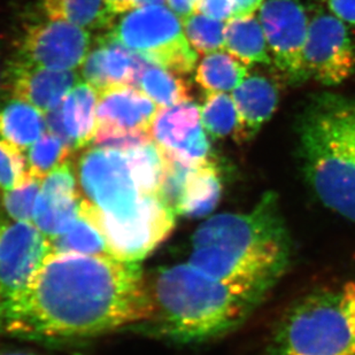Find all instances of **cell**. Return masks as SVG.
Returning a JSON list of instances; mask_svg holds the SVG:
<instances>
[{
	"mask_svg": "<svg viewBox=\"0 0 355 355\" xmlns=\"http://www.w3.org/2000/svg\"><path fill=\"white\" fill-rule=\"evenodd\" d=\"M152 141L153 139L150 131H116L97 129L92 143L96 148H111V150L124 152Z\"/></svg>",
	"mask_w": 355,
	"mask_h": 355,
	"instance_id": "32",
	"label": "cell"
},
{
	"mask_svg": "<svg viewBox=\"0 0 355 355\" xmlns=\"http://www.w3.org/2000/svg\"><path fill=\"white\" fill-rule=\"evenodd\" d=\"M47 129L46 114L14 98L0 108V138L26 151Z\"/></svg>",
	"mask_w": 355,
	"mask_h": 355,
	"instance_id": "20",
	"label": "cell"
},
{
	"mask_svg": "<svg viewBox=\"0 0 355 355\" xmlns=\"http://www.w3.org/2000/svg\"><path fill=\"white\" fill-rule=\"evenodd\" d=\"M263 0H235V8L232 17H248L253 15L257 10H260Z\"/></svg>",
	"mask_w": 355,
	"mask_h": 355,
	"instance_id": "36",
	"label": "cell"
},
{
	"mask_svg": "<svg viewBox=\"0 0 355 355\" xmlns=\"http://www.w3.org/2000/svg\"><path fill=\"white\" fill-rule=\"evenodd\" d=\"M71 150L66 143L52 132H45L36 143L28 148L26 155L29 174L44 180L51 171L67 162Z\"/></svg>",
	"mask_w": 355,
	"mask_h": 355,
	"instance_id": "28",
	"label": "cell"
},
{
	"mask_svg": "<svg viewBox=\"0 0 355 355\" xmlns=\"http://www.w3.org/2000/svg\"><path fill=\"white\" fill-rule=\"evenodd\" d=\"M200 118L205 131L216 139L234 136L237 130V108L227 92H208L200 108Z\"/></svg>",
	"mask_w": 355,
	"mask_h": 355,
	"instance_id": "27",
	"label": "cell"
},
{
	"mask_svg": "<svg viewBox=\"0 0 355 355\" xmlns=\"http://www.w3.org/2000/svg\"><path fill=\"white\" fill-rule=\"evenodd\" d=\"M80 213L101 229L114 258L141 261L171 235L174 209L160 195H145L127 155L111 148L87 150L78 164Z\"/></svg>",
	"mask_w": 355,
	"mask_h": 355,
	"instance_id": "3",
	"label": "cell"
},
{
	"mask_svg": "<svg viewBox=\"0 0 355 355\" xmlns=\"http://www.w3.org/2000/svg\"><path fill=\"white\" fill-rule=\"evenodd\" d=\"M97 101L98 91L78 82L57 110L46 113L47 129L71 150L91 144L97 132Z\"/></svg>",
	"mask_w": 355,
	"mask_h": 355,
	"instance_id": "15",
	"label": "cell"
},
{
	"mask_svg": "<svg viewBox=\"0 0 355 355\" xmlns=\"http://www.w3.org/2000/svg\"><path fill=\"white\" fill-rule=\"evenodd\" d=\"M31 178L24 151L0 138V190L10 191L20 188Z\"/></svg>",
	"mask_w": 355,
	"mask_h": 355,
	"instance_id": "31",
	"label": "cell"
},
{
	"mask_svg": "<svg viewBox=\"0 0 355 355\" xmlns=\"http://www.w3.org/2000/svg\"><path fill=\"white\" fill-rule=\"evenodd\" d=\"M304 55L309 78L328 87L343 83L355 71L352 40L336 15L318 14L311 21Z\"/></svg>",
	"mask_w": 355,
	"mask_h": 355,
	"instance_id": "9",
	"label": "cell"
},
{
	"mask_svg": "<svg viewBox=\"0 0 355 355\" xmlns=\"http://www.w3.org/2000/svg\"><path fill=\"white\" fill-rule=\"evenodd\" d=\"M261 355H355V283L318 288L278 318Z\"/></svg>",
	"mask_w": 355,
	"mask_h": 355,
	"instance_id": "6",
	"label": "cell"
},
{
	"mask_svg": "<svg viewBox=\"0 0 355 355\" xmlns=\"http://www.w3.org/2000/svg\"><path fill=\"white\" fill-rule=\"evenodd\" d=\"M259 20L278 69L292 83L309 80L306 71V40L309 19L298 0H266Z\"/></svg>",
	"mask_w": 355,
	"mask_h": 355,
	"instance_id": "8",
	"label": "cell"
},
{
	"mask_svg": "<svg viewBox=\"0 0 355 355\" xmlns=\"http://www.w3.org/2000/svg\"><path fill=\"white\" fill-rule=\"evenodd\" d=\"M0 355H37L35 353L28 352V351H21V349H1Z\"/></svg>",
	"mask_w": 355,
	"mask_h": 355,
	"instance_id": "39",
	"label": "cell"
},
{
	"mask_svg": "<svg viewBox=\"0 0 355 355\" xmlns=\"http://www.w3.org/2000/svg\"><path fill=\"white\" fill-rule=\"evenodd\" d=\"M80 201L74 171L64 162L42 181L34 225L49 239L62 235L80 216Z\"/></svg>",
	"mask_w": 355,
	"mask_h": 355,
	"instance_id": "13",
	"label": "cell"
},
{
	"mask_svg": "<svg viewBox=\"0 0 355 355\" xmlns=\"http://www.w3.org/2000/svg\"><path fill=\"white\" fill-rule=\"evenodd\" d=\"M150 295L155 331L180 343L228 335L248 321L267 297L209 276L190 262L161 270Z\"/></svg>",
	"mask_w": 355,
	"mask_h": 355,
	"instance_id": "4",
	"label": "cell"
},
{
	"mask_svg": "<svg viewBox=\"0 0 355 355\" xmlns=\"http://www.w3.org/2000/svg\"><path fill=\"white\" fill-rule=\"evenodd\" d=\"M135 8L138 7L148 6V5H161L164 0H130Z\"/></svg>",
	"mask_w": 355,
	"mask_h": 355,
	"instance_id": "38",
	"label": "cell"
},
{
	"mask_svg": "<svg viewBox=\"0 0 355 355\" xmlns=\"http://www.w3.org/2000/svg\"><path fill=\"white\" fill-rule=\"evenodd\" d=\"M167 3L171 10L182 20L198 12V0H167Z\"/></svg>",
	"mask_w": 355,
	"mask_h": 355,
	"instance_id": "35",
	"label": "cell"
},
{
	"mask_svg": "<svg viewBox=\"0 0 355 355\" xmlns=\"http://www.w3.org/2000/svg\"><path fill=\"white\" fill-rule=\"evenodd\" d=\"M105 3L107 6L108 10L113 15L125 13V12L134 10V6H132L130 0H105Z\"/></svg>",
	"mask_w": 355,
	"mask_h": 355,
	"instance_id": "37",
	"label": "cell"
},
{
	"mask_svg": "<svg viewBox=\"0 0 355 355\" xmlns=\"http://www.w3.org/2000/svg\"><path fill=\"white\" fill-rule=\"evenodd\" d=\"M297 136L309 189L325 208L355 223V99L313 98L299 118Z\"/></svg>",
	"mask_w": 355,
	"mask_h": 355,
	"instance_id": "5",
	"label": "cell"
},
{
	"mask_svg": "<svg viewBox=\"0 0 355 355\" xmlns=\"http://www.w3.org/2000/svg\"><path fill=\"white\" fill-rule=\"evenodd\" d=\"M148 62L151 61L124 46L108 31L89 51L82 64V75L98 92L116 85L137 87Z\"/></svg>",
	"mask_w": 355,
	"mask_h": 355,
	"instance_id": "14",
	"label": "cell"
},
{
	"mask_svg": "<svg viewBox=\"0 0 355 355\" xmlns=\"http://www.w3.org/2000/svg\"><path fill=\"white\" fill-rule=\"evenodd\" d=\"M137 87L160 108L191 101L188 82L178 73L153 62H148L141 71Z\"/></svg>",
	"mask_w": 355,
	"mask_h": 355,
	"instance_id": "23",
	"label": "cell"
},
{
	"mask_svg": "<svg viewBox=\"0 0 355 355\" xmlns=\"http://www.w3.org/2000/svg\"><path fill=\"white\" fill-rule=\"evenodd\" d=\"M40 5L49 20L64 21L84 29L110 27L115 17L105 0H40Z\"/></svg>",
	"mask_w": 355,
	"mask_h": 355,
	"instance_id": "22",
	"label": "cell"
},
{
	"mask_svg": "<svg viewBox=\"0 0 355 355\" xmlns=\"http://www.w3.org/2000/svg\"><path fill=\"white\" fill-rule=\"evenodd\" d=\"M40 178L31 176L20 188L3 192V207L7 216L15 221L34 223L35 207L42 187Z\"/></svg>",
	"mask_w": 355,
	"mask_h": 355,
	"instance_id": "30",
	"label": "cell"
},
{
	"mask_svg": "<svg viewBox=\"0 0 355 355\" xmlns=\"http://www.w3.org/2000/svg\"><path fill=\"white\" fill-rule=\"evenodd\" d=\"M235 0H198V13L213 17L215 20L232 19Z\"/></svg>",
	"mask_w": 355,
	"mask_h": 355,
	"instance_id": "33",
	"label": "cell"
},
{
	"mask_svg": "<svg viewBox=\"0 0 355 355\" xmlns=\"http://www.w3.org/2000/svg\"><path fill=\"white\" fill-rule=\"evenodd\" d=\"M238 113V125L234 138L244 143L258 134L272 118L278 104V90L272 80L263 76L245 78L232 94Z\"/></svg>",
	"mask_w": 355,
	"mask_h": 355,
	"instance_id": "18",
	"label": "cell"
},
{
	"mask_svg": "<svg viewBox=\"0 0 355 355\" xmlns=\"http://www.w3.org/2000/svg\"><path fill=\"white\" fill-rule=\"evenodd\" d=\"M78 83L73 71H55L17 61L10 69L13 97L33 105L45 114L60 106Z\"/></svg>",
	"mask_w": 355,
	"mask_h": 355,
	"instance_id": "17",
	"label": "cell"
},
{
	"mask_svg": "<svg viewBox=\"0 0 355 355\" xmlns=\"http://www.w3.org/2000/svg\"><path fill=\"white\" fill-rule=\"evenodd\" d=\"M90 33L64 21L31 24L21 40L17 61L55 71H74L90 51Z\"/></svg>",
	"mask_w": 355,
	"mask_h": 355,
	"instance_id": "10",
	"label": "cell"
},
{
	"mask_svg": "<svg viewBox=\"0 0 355 355\" xmlns=\"http://www.w3.org/2000/svg\"><path fill=\"white\" fill-rule=\"evenodd\" d=\"M51 253H73L91 257H113L101 229L80 214L62 235L50 239Z\"/></svg>",
	"mask_w": 355,
	"mask_h": 355,
	"instance_id": "25",
	"label": "cell"
},
{
	"mask_svg": "<svg viewBox=\"0 0 355 355\" xmlns=\"http://www.w3.org/2000/svg\"><path fill=\"white\" fill-rule=\"evenodd\" d=\"M292 246L279 199L268 191L248 211L202 222L189 262L218 279L268 295L291 265Z\"/></svg>",
	"mask_w": 355,
	"mask_h": 355,
	"instance_id": "2",
	"label": "cell"
},
{
	"mask_svg": "<svg viewBox=\"0 0 355 355\" xmlns=\"http://www.w3.org/2000/svg\"><path fill=\"white\" fill-rule=\"evenodd\" d=\"M50 253V239L34 223L0 216V295L24 288Z\"/></svg>",
	"mask_w": 355,
	"mask_h": 355,
	"instance_id": "11",
	"label": "cell"
},
{
	"mask_svg": "<svg viewBox=\"0 0 355 355\" xmlns=\"http://www.w3.org/2000/svg\"><path fill=\"white\" fill-rule=\"evenodd\" d=\"M328 3L334 15L355 28V0H328Z\"/></svg>",
	"mask_w": 355,
	"mask_h": 355,
	"instance_id": "34",
	"label": "cell"
},
{
	"mask_svg": "<svg viewBox=\"0 0 355 355\" xmlns=\"http://www.w3.org/2000/svg\"><path fill=\"white\" fill-rule=\"evenodd\" d=\"M248 76V66L230 53L206 54L196 71V80L207 92H229Z\"/></svg>",
	"mask_w": 355,
	"mask_h": 355,
	"instance_id": "24",
	"label": "cell"
},
{
	"mask_svg": "<svg viewBox=\"0 0 355 355\" xmlns=\"http://www.w3.org/2000/svg\"><path fill=\"white\" fill-rule=\"evenodd\" d=\"M221 193L218 168L213 161H206L192 168L175 211L187 218H204L216 207Z\"/></svg>",
	"mask_w": 355,
	"mask_h": 355,
	"instance_id": "19",
	"label": "cell"
},
{
	"mask_svg": "<svg viewBox=\"0 0 355 355\" xmlns=\"http://www.w3.org/2000/svg\"><path fill=\"white\" fill-rule=\"evenodd\" d=\"M138 187L145 195H160L166 171V159L158 145L152 141L124 151Z\"/></svg>",
	"mask_w": 355,
	"mask_h": 355,
	"instance_id": "26",
	"label": "cell"
},
{
	"mask_svg": "<svg viewBox=\"0 0 355 355\" xmlns=\"http://www.w3.org/2000/svg\"><path fill=\"white\" fill-rule=\"evenodd\" d=\"M182 21L187 40L197 53H214L225 47L223 21L201 13L192 14Z\"/></svg>",
	"mask_w": 355,
	"mask_h": 355,
	"instance_id": "29",
	"label": "cell"
},
{
	"mask_svg": "<svg viewBox=\"0 0 355 355\" xmlns=\"http://www.w3.org/2000/svg\"><path fill=\"white\" fill-rule=\"evenodd\" d=\"M267 40L258 17H232L225 27V49L246 66L254 64H269Z\"/></svg>",
	"mask_w": 355,
	"mask_h": 355,
	"instance_id": "21",
	"label": "cell"
},
{
	"mask_svg": "<svg viewBox=\"0 0 355 355\" xmlns=\"http://www.w3.org/2000/svg\"><path fill=\"white\" fill-rule=\"evenodd\" d=\"M152 313L138 262L50 253L24 288L0 295V332L34 339L90 337L148 321Z\"/></svg>",
	"mask_w": 355,
	"mask_h": 355,
	"instance_id": "1",
	"label": "cell"
},
{
	"mask_svg": "<svg viewBox=\"0 0 355 355\" xmlns=\"http://www.w3.org/2000/svg\"><path fill=\"white\" fill-rule=\"evenodd\" d=\"M158 105L132 85H116L98 92L97 129L150 131Z\"/></svg>",
	"mask_w": 355,
	"mask_h": 355,
	"instance_id": "16",
	"label": "cell"
},
{
	"mask_svg": "<svg viewBox=\"0 0 355 355\" xmlns=\"http://www.w3.org/2000/svg\"><path fill=\"white\" fill-rule=\"evenodd\" d=\"M150 134L164 155L198 166L211 160V143L201 123L200 110L192 101L160 108Z\"/></svg>",
	"mask_w": 355,
	"mask_h": 355,
	"instance_id": "12",
	"label": "cell"
},
{
	"mask_svg": "<svg viewBox=\"0 0 355 355\" xmlns=\"http://www.w3.org/2000/svg\"><path fill=\"white\" fill-rule=\"evenodd\" d=\"M112 36L146 60L178 74H189L197 62L181 21L162 5L131 10L113 27Z\"/></svg>",
	"mask_w": 355,
	"mask_h": 355,
	"instance_id": "7",
	"label": "cell"
}]
</instances>
